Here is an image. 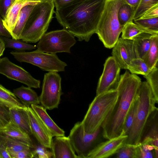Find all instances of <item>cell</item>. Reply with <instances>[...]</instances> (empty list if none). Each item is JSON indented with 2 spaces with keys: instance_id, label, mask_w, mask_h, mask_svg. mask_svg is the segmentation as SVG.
I'll return each mask as SVG.
<instances>
[{
  "instance_id": "1",
  "label": "cell",
  "mask_w": 158,
  "mask_h": 158,
  "mask_svg": "<svg viewBox=\"0 0 158 158\" xmlns=\"http://www.w3.org/2000/svg\"><path fill=\"white\" fill-rule=\"evenodd\" d=\"M106 0H74L56 9L59 23L79 41L88 42L95 33Z\"/></svg>"
},
{
  "instance_id": "37",
  "label": "cell",
  "mask_w": 158,
  "mask_h": 158,
  "mask_svg": "<svg viewBox=\"0 0 158 158\" xmlns=\"http://www.w3.org/2000/svg\"><path fill=\"white\" fill-rule=\"evenodd\" d=\"M157 4H158V0H141L133 13L132 20L139 18L146 11Z\"/></svg>"
},
{
  "instance_id": "38",
  "label": "cell",
  "mask_w": 158,
  "mask_h": 158,
  "mask_svg": "<svg viewBox=\"0 0 158 158\" xmlns=\"http://www.w3.org/2000/svg\"><path fill=\"white\" fill-rule=\"evenodd\" d=\"M48 149L39 142L38 143H34L33 148L31 149L34 158H53L52 151L49 150Z\"/></svg>"
},
{
  "instance_id": "42",
  "label": "cell",
  "mask_w": 158,
  "mask_h": 158,
  "mask_svg": "<svg viewBox=\"0 0 158 158\" xmlns=\"http://www.w3.org/2000/svg\"><path fill=\"white\" fill-rule=\"evenodd\" d=\"M158 17V4L155 5L146 11L139 18L143 19Z\"/></svg>"
},
{
  "instance_id": "23",
  "label": "cell",
  "mask_w": 158,
  "mask_h": 158,
  "mask_svg": "<svg viewBox=\"0 0 158 158\" xmlns=\"http://www.w3.org/2000/svg\"><path fill=\"white\" fill-rule=\"evenodd\" d=\"M144 32L133 37L132 40L135 51L136 58L143 59L150 46L152 35Z\"/></svg>"
},
{
  "instance_id": "27",
  "label": "cell",
  "mask_w": 158,
  "mask_h": 158,
  "mask_svg": "<svg viewBox=\"0 0 158 158\" xmlns=\"http://www.w3.org/2000/svg\"><path fill=\"white\" fill-rule=\"evenodd\" d=\"M0 143L6 147L8 152H17L31 149L30 146L26 142L4 135L1 133Z\"/></svg>"
},
{
  "instance_id": "32",
  "label": "cell",
  "mask_w": 158,
  "mask_h": 158,
  "mask_svg": "<svg viewBox=\"0 0 158 158\" xmlns=\"http://www.w3.org/2000/svg\"><path fill=\"white\" fill-rule=\"evenodd\" d=\"M147 80L156 103H158V69L157 66L153 68L147 76Z\"/></svg>"
},
{
  "instance_id": "18",
  "label": "cell",
  "mask_w": 158,
  "mask_h": 158,
  "mask_svg": "<svg viewBox=\"0 0 158 158\" xmlns=\"http://www.w3.org/2000/svg\"><path fill=\"white\" fill-rule=\"evenodd\" d=\"M31 107L52 137L64 136V131L52 119L45 108L38 105H32Z\"/></svg>"
},
{
  "instance_id": "16",
  "label": "cell",
  "mask_w": 158,
  "mask_h": 158,
  "mask_svg": "<svg viewBox=\"0 0 158 158\" xmlns=\"http://www.w3.org/2000/svg\"><path fill=\"white\" fill-rule=\"evenodd\" d=\"M51 149L54 158H79L69 137H55L52 139Z\"/></svg>"
},
{
  "instance_id": "48",
  "label": "cell",
  "mask_w": 158,
  "mask_h": 158,
  "mask_svg": "<svg viewBox=\"0 0 158 158\" xmlns=\"http://www.w3.org/2000/svg\"><path fill=\"white\" fill-rule=\"evenodd\" d=\"M21 1L27 2H40L43 1H47L50 0H20Z\"/></svg>"
},
{
  "instance_id": "26",
  "label": "cell",
  "mask_w": 158,
  "mask_h": 158,
  "mask_svg": "<svg viewBox=\"0 0 158 158\" xmlns=\"http://www.w3.org/2000/svg\"><path fill=\"white\" fill-rule=\"evenodd\" d=\"M0 103L8 107L26 108L27 107L21 103L14 94L0 84Z\"/></svg>"
},
{
  "instance_id": "15",
  "label": "cell",
  "mask_w": 158,
  "mask_h": 158,
  "mask_svg": "<svg viewBox=\"0 0 158 158\" xmlns=\"http://www.w3.org/2000/svg\"><path fill=\"white\" fill-rule=\"evenodd\" d=\"M27 110L32 135L38 142L44 147L51 149L52 137L31 107H27Z\"/></svg>"
},
{
  "instance_id": "34",
  "label": "cell",
  "mask_w": 158,
  "mask_h": 158,
  "mask_svg": "<svg viewBox=\"0 0 158 158\" xmlns=\"http://www.w3.org/2000/svg\"><path fill=\"white\" fill-rule=\"evenodd\" d=\"M134 20V23L152 33L158 34V17L152 18L140 19Z\"/></svg>"
},
{
  "instance_id": "13",
  "label": "cell",
  "mask_w": 158,
  "mask_h": 158,
  "mask_svg": "<svg viewBox=\"0 0 158 158\" xmlns=\"http://www.w3.org/2000/svg\"><path fill=\"white\" fill-rule=\"evenodd\" d=\"M113 48L112 56L121 69H127L131 60L137 58L132 40L119 38Z\"/></svg>"
},
{
  "instance_id": "4",
  "label": "cell",
  "mask_w": 158,
  "mask_h": 158,
  "mask_svg": "<svg viewBox=\"0 0 158 158\" xmlns=\"http://www.w3.org/2000/svg\"><path fill=\"white\" fill-rule=\"evenodd\" d=\"M54 7L52 0L36 3L28 17L20 40L27 43L39 41L48 28Z\"/></svg>"
},
{
  "instance_id": "25",
  "label": "cell",
  "mask_w": 158,
  "mask_h": 158,
  "mask_svg": "<svg viewBox=\"0 0 158 158\" xmlns=\"http://www.w3.org/2000/svg\"><path fill=\"white\" fill-rule=\"evenodd\" d=\"M158 34L152 35L150 48L142 59L151 70L158 65Z\"/></svg>"
},
{
  "instance_id": "10",
  "label": "cell",
  "mask_w": 158,
  "mask_h": 158,
  "mask_svg": "<svg viewBox=\"0 0 158 158\" xmlns=\"http://www.w3.org/2000/svg\"><path fill=\"white\" fill-rule=\"evenodd\" d=\"M61 77L57 72H49L44 76L40 103L46 109L57 108L62 94Z\"/></svg>"
},
{
  "instance_id": "21",
  "label": "cell",
  "mask_w": 158,
  "mask_h": 158,
  "mask_svg": "<svg viewBox=\"0 0 158 158\" xmlns=\"http://www.w3.org/2000/svg\"><path fill=\"white\" fill-rule=\"evenodd\" d=\"M0 133L24 142L28 144L31 149L34 147V143L30 135L11 121L6 127L0 128Z\"/></svg>"
},
{
  "instance_id": "33",
  "label": "cell",
  "mask_w": 158,
  "mask_h": 158,
  "mask_svg": "<svg viewBox=\"0 0 158 158\" xmlns=\"http://www.w3.org/2000/svg\"><path fill=\"white\" fill-rule=\"evenodd\" d=\"M133 12V8L129 5L124 3L121 6L118 13V19L121 25L123 27L128 22L132 21Z\"/></svg>"
},
{
  "instance_id": "6",
  "label": "cell",
  "mask_w": 158,
  "mask_h": 158,
  "mask_svg": "<svg viewBox=\"0 0 158 158\" xmlns=\"http://www.w3.org/2000/svg\"><path fill=\"white\" fill-rule=\"evenodd\" d=\"M118 97L116 89H110L96 95L81 122L85 132L92 133L101 127L116 103Z\"/></svg>"
},
{
  "instance_id": "46",
  "label": "cell",
  "mask_w": 158,
  "mask_h": 158,
  "mask_svg": "<svg viewBox=\"0 0 158 158\" xmlns=\"http://www.w3.org/2000/svg\"><path fill=\"white\" fill-rule=\"evenodd\" d=\"M126 3L130 5L133 8V12L139 4L141 0H124Z\"/></svg>"
},
{
  "instance_id": "2",
  "label": "cell",
  "mask_w": 158,
  "mask_h": 158,
  "mask_svg": "<svg viewBox=\"0 0 158 158\" xmlns=\"http://www.w3.org/2000/svg\"><path fill=\"white\" fill-rule=\"evenodd\" d=\"M141 82L140 78L128 71L120 76L116 89L117 101L102 124V135L109 139L121 134L127 113Z\"/></svg>"
},
{
  "instance_id": "30",
  "label": "cell",
  "mask_w": 158,
  "mask_h": 158,
  "mask_svg": "<svg viewBox=\"0 0 158 158\" xmlns=\"http://www.w3.org/2000/svg\"><path fill=\"white\" fill-rule=\"evenodd\" d=\"M2 38L4 42L6 48L14 49L19 51L32 50L36 48V45L30 44L20 40L5 37Z\"/></svg>"
},
{
  "instance_id": "36",
  "label": "cell",
  "mask_w": 158,
  "mask_h": 158,
  "mask_svg": "<svg viewBox=\"0 0 158 158\" xmlns=\"http://www.w3.org/2000/svg\"><path fill=\"white\" fill-rule=\"evenodd\" d=\"M116 154L118 158H138L137 145L125 143Z\"/></svg>"
},
{
  "instance_id": "45",
  "label": "cell",
  "mask_w": 158,
  "mask_h": 158,
  "mask_svg": "<svg viewBox=\"0 0 158 158\" xmlns=\"http://www.w3.org/2000/svg\"><path fill=\"white\" fill-rule=\"evenodd\" d=\"M0 158H11L6 147L0 143Z\"/></svg>"
},
{
  "instance_id": "41",
  "label": "cell",
  "mask_w": 158,
  "mask_h": 158,
  "mask_svg": "<svg viewBox=\"0 0 158 158\" xmlns=\"http://www.w3.org/2000/svg\"><path fill=\"white\" fill-rule=\"evenodd\" d=\"M15 0H0V15L5 18L10 8Z\"/></svg>"
},
{
  "instance_id": "11",
  "label": "cell",
  "mask_w": 158,
  "mask_h": 158,
  "mask_svg": "<svg viewBox=\"0 0 158 158\" xmlns=\"http://www.w3.org/2000/svg\"><path fill=\"white\" fill-rule=\"evenodd\" d=\"M0 73L30 88H40V81L34 78L21 67L12 62L6 57L0 59Z\"/></svg>"
},
{
  "instance_id": "12",
  "label": "cell",
  "mask_w": 158,
  "mask_h": 158,
  "mask_svg": "<svg viewBox=\"0 0 158 158\" xmlns=\"http://www.w3.org/2000/svg\"><path fill=\"white\" fill-rule=\"evenodd\" d=\"M120 69L112 56L106 59L99 80L96 95L110 89H116L120 80Z\"/></svg>"
},
{
  "instance_id": "31",
  "label": "cell",
  "mask_w": 158,
  "mask_h": 158,
  "mask_svg": "<svg viewBox=\"0 0 158 158\" xmlns=\"http://www.w3.org/2000/svg\"><path fill=\"white\" fill-rule=\"evenodd\" d=\"M138 103V98L136 94L126 118L122 132L124 135H127L132 126L135 117Z\"/></svg>"
},
{
  "instance_id": "20",
  "label": "cell",
  "mask_w": 158,
  "mask_h": 158,
  "mask_svg": "<svg viewBox=\"0 0 158 158\" xmlns=\"http://www.w3.org/2000/svg\"><path fill=\"white\" fill-rule=\"evenodd\" d=\"M37 3L34 2L27 4L21 9L17 18L14 28L10 34L12 38L20 40L28 17Z\"/></svg>"
},
{
  "instance_id": "8",
  "label": "cell",
  "mask_w": 158,
  "mask_h": 158,
  "mask_svg": "<svg viewBox=\"0 0 158 158\" xmlns=\"http://www.w3.org/2000/svg\"><path fill=\"white\" fill-rule=\"evenodd\" d=\"M76 42L74 36L64 28L45 33L39 40L36 47L39 51L48 53H70L71 48Z\"/></svg>"
},
{
  "instance_id": "5",
  "label": "cell",
  "mask_w": 158,
  "mask_h": 158,
  "mask_svg": "<svg viewBox=\"0 0 158 158\" xmlns=\"http://www.w3.org/2000/svg\"><path fill=\"white\" fill-rule=\"evenodd\" d=\"M124 3V0H106L95 33L106 48H113L122 32L123 27L119 23L118 13Z\"/></svg>"
},
{
  "instance_id": "19",
  "label": "cell",
  "mask_w": 158,
  "mask_h": 158,
  "mask_svg": "<svg viewBox=\"0 0 158 158\" xmlns=\"http://www.w3.org/2000/svg\"><path fill=\"white\" fill-rule=\"evenodd\" d=\"M27 107L10 108L9 114L10 121L30 135L32 134Z\"/></svg>"
},
{
  "instance_id": "40",
  "label": "cell",
  "mask_w": 158,
  "mask_h": 158,
  "mask_svg": "<svg viewBox=\"0 0 158 158\" xmlns=\"http://www.w3.org/2000/svg\"><path fill=\"white\" fill-rule=\"evenodd\" d=\"M11 158H32L33 155L31 149L17 152H8Z\"/></svg>"
},
{
  "instance_id": "35",
  "label": "cell",
  "mask_w": 158,
  "mask_h": 158,
  "mask_svg": "<svg viewBox=\"0 0 158 158\" xmlns=\"http://www.w3.org/2000/svg\"><path fill=\"white\" fill-rule=\"evenodd\" d=\"M138 158H158V153L154 147L146 143H140L137 145Z\"/></svg>"
},
{
  "instance_id": "47",
  "label": "cell",
  "mask_w": 158,
  "mask_h": 158,
  "mask_svg": "<svg viewBox=\"0 0 158 158\" xmlns=\"http://www.w3.org/2000/svg\"><path fill=\"white\" fill-rule=\"evenodd\" d=\"M5 48L4 41L2 38L0 37V57L3 54Z\"/></svg>"
},
{
  "instance_id": "9",
  "label": "cell",
  "mask_w": 158,
  "mask_h": 158,
  "mask_svg": "<svg viewBox=\"0 0 158 158\" xmlns=\"http://www.w3.org/2000/svg\"><path fill=\"white\" fill-rule=\"evenodd\" d=\"M101 128L93 133H87L85 132L81 122L75 124L68 137L79 158H87L90 152L97 144Z\"/></svg>"
},
{
  "instance_id": "14",
  "label": "cell",
  "mask_w": 158,
  "mask_h": 158,
  "mask_svg": "<svg viewBox=\"0 0 158 158\" xmlns=\"http://www.w3.org/2000/svg\"><path fill=\"white\" fill-rule=\"evenodd\" d=\"M127 137L122 133L119 136L98 144L91 151L87 158H107L116 154L125 143Z\"/></svg>"
},
{
  "instance_id": "3",
  "label": "cell",
  "mask_w": 158,
  "mask_h": 158,
  "mask_svg": "<svg viewBox=\"0 0 158 158\" xmlns=\"http://www.w3.org/2000/svg\"><path fill=\"white\" fill-rule=\"evenodd\" d=\"M137 94L138 103L135 117L125 142L134 145L141 142L148 119L157 108L151 88L147 81H141Z\"/></svg>"
},
{
  "instance_id": "39",
  "label": "cell",
  "mask_w": 158,
  "mask_h": 158,
  "mask_svg": "<svg viewBox=\"0 0 158 158\" xmlns=\"http://www.w3.org/2000/svg\"><path fill=\"white\" fill-rule=\"evenodd\" d=\"M10 122L9 108L0 103V128L5 127Z\"/></svg>"
},
{
  "instance_id": "44",
  "label": "cell",
  "mask_w": 158,
  "mask_h": 158,
  "mask_svg": "<svg viewBox=\"0 0 158 158\" xmlns=\"http://www.w3.org/2000/svg\"><path fill=\"white\" fill-rule=\"evenodd\" d=\"M0 36L10 38L11 37V35L4 26L3 19L1 18L0 15Z\"/></svg>"
},
{
  "instance_id": "29",
  "label": "cell",
  "mask_w": 158,
  "mask_h": 158,
  "mask_svg": "<svg viewBox=\"0 0 158 158\" xmlns=\"http://www.w3.org/2000/svg\"><path fill=\"white\" fill-rule=\"evenodd\" d=\"M127 69L131 74H141L143 76H147L151 71L144 60L139 58L132 60Z\"/></svg>"
},
{
  "instance_id": "22",
  "label": "cell",
  "mask_w": 158,
  "mask_h": 158,
  "mask_svg": "<svg viewBox=\"0 0 158 158\" xmlns=\"http://www.w3.org/2000/svg\"><path fill=\"white\" fill-rule=\"evenodd\" d=\"M34 2L15 0L10 8L5 18L3 19V24L10 34L15 27L19 12L24 6Z\"/></svg>"
},
{
  "instance_id": "17",
  "label": "cell",
  "mask_w": 158,
  "mask_h": 158,
  "mask_svg": "<svg viewBox=\"0 0 158 158\" xmlns=\"http://www.w3.org/2000/svg\"><path fill=\"white\" fill-rule=\"evenodd\" d=\"M145 126L142 140L140 143H146L153 146L158 153V108L151 114Z\"/></svg>"
},
{
  "instance_id": "43",
  "label": "cell",
  "mask_w": 158,
  "mask_h": 158,
  "mask_svg": "<svg viewBox=\"0 0 158 158\" xmlns=\"http://www.w3.org/2000/svg\"><path fill=\"white\" fill-rule=\"evenodd\" d=\"M74 0H52L56 9L64 6Z\"/></svg>"
},
{
  "instance_id": "28",
  "label": "cell",
  "mask_w": 158,
  "mask_h": 158,
  "mask_svg": "<svg viewBox=\"0 0 158 158\" xmlns=\"http://www.w3.org/2000/svg\"><path fill=\"white\" fill-rule=\"evenodd\" d=\"M144 32L154 35L131 21L127 23L123 26L121 32V38L124 39L132 40L135 36Z\"/></svg>"
},
{
  "instance_id": "24",
  "label": "cell",
  "mask_w": 158,
  "mask_h": 158,
  "mask_svg": "<svg viewBox=\"0 0 158 158\" xmlns=\"http://www.w3.org/2000/svg\"><path fill=\"white\" fill-rule=\"evenodd\" d=\"M13 93L27 107L40 103L39 97L37 93L29 87L22 86L14 89Z\"/></svg>"
},
{
  "instance_id": "7",
  "label": "cell",
  "mask_w": 158,
  "mask_h": 158,
  "mask_svg": "<svg viewBox=\"0 0 158 158\" xmlns=\"http://www.w3.org/2000/svg\"><path fill=\"white\" fill-rule=\"evenodd\" d=\"M10 54L19 62L31 64L49 72L64 71L67 66L56 54L44 52L37 49L30 52L12 51Z\"/></svg>"
}]
</instances>
